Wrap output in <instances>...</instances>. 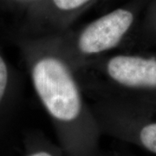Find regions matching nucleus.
<instances>
[{
    "label": "nucleus",
    "mask_w": 156,
    "mask_h": 156,
    "mask_svg": "<svg viewBox=\"0 0 156 156\" xmlns=\"http://www.w3.org/2000/svg\"><path fill=\"white\" fill-rule=\"evenodd\" d=\"M89 102L102 134L156 155V104L124 99H92Z\"/></svg>",
    "instance_id": "20e7f679"
},
{
    "label": "nucleus",
    "mask_w": 156,
    "mask_h": 156,
    "mask_svg": "<svg viewBox=\"0 0 156 156\" xmlns=\"http://www.w3.org/2000/svg\"><path fill=\"white\" fill-rule=\"evenodd\" d=\"M8 68L5 60L0 56V102L2 101L5 95L7 87H8Z\"/></svg>",
    "instance_id": "0eeeda50"
},
{
    "label": "nucleus",
    "mask_w": 156,
    "mask_h": 156,
    "mask_svg": "<svg viewBox=\"0 0 156 156\" xmlns=\"http://www.w3.org/2000/svg\"><path fill=\"white\" fill-rule=\"evenodd\" d=\"M135 4L121 6L78 30L44 37L74 71L83 64L123 50L139 26Z\"/></svg>",
    "instance_id": "7ed1b4c3"
},
{
    "label": "nucleus",
    "mask_w": 156,
    "mask_h": 156,
    "mask_svg": "<svg viewBox=\"0 0 156 156\" xmlns=\"http://www.w3.org/2000/svg\"><path fill=\"white\" fill-rule=\"evenodd\" d=\"M75 73L88 100L156 104V49L117 50L85 63Z\"/></svg>",
    "instance_id": "f03ea898"
},
{
    "label": "nucleus",
    "mask_w": 156,
    "mask_h": 156,
    "mask_svg": "<svg viewBox=\"0 0 156 156\" xmlns=\"http://www.w3.org/2000/svg\"><path fill=\"white\" fill-rule=\"evenodd\" d=\"M30 73L64 155H99L102 133L89 100L75 71L44 37L34 47Z\"/></svg>",
    "instance_id": "f257e3e1"
},
{
    "label": "nucleus",
    "mask_w": 156,
    "mask_h": 156,
    "mask_svg": "<svg viewBox=\"0 0 156 156\" xmlns=\"http://www.w3.org/2000/svg\"><path fill=\"white\" fill-rule=\"evenodd\" d=\"M97 0H40L44 37L63 33Z\"/></svg>",
    "instance_id": "39448f33"
},
{
    "label": "nucleus",
    "mask_w": 156,
    "mask_h": 156,
    "mask_svg": "<svg viewBox=\"0 0 156 156\" xmlns=\"http://www.w3.org/2000/svg\"><path fill=\"white\" fill-rule=\"evenodd\" d=\"M156 49V3L147 10L145 18L139 23L133 37L124 50Z\"/></svg>",
    "instance_id": "423d86ee"
},
{
    "label": "nucleus",
    "mask_w": 156,
    "mask_h": 156,
    "mask_svg": "<svg viewBox=\"0 0 156 156\" xmlns=\"http://www.w3.org/2000/svg\"><path fill=\"white\" fill-rule=\"evenodd\" d=\"M28 156H65L62 150L61 147L56 145V147H50L48 148H42L34 151Z\"/></svg>",
    "instance_id": "6e6552de"
},
{
    "label": "nucleus",
    "mask_w": 156,
    "mask_h": 156,
    "mask_svg": "<svg viewBox=\"0 0 156 156\" xmlns=\"http://www.w3.org/2000/svg\"><path fill=\"white\" fill-rule=\"evenodd\" d=\"M35 1H38V2H39V1H40V0H35Z\"/></svg>",
    "instance_id": "1a4fd4ad"
}]
</instances>
